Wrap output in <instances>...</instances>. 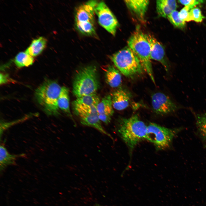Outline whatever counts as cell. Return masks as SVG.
Here are the masks:
<instances>
[{
	"label": "cell",
	"mask_w": 206,
	"mask_h": 206,
	"mask_svg": "<svg viewBox=\"0 0 206 206\" xmlns=\"http://www.w3.org/2000/svg\"><path fill=\"white\" fill-rule=\"evenodd\" d=\"M100 102L99 96L95 93L77 98L73 105L97 106Z\"/></svg>",
	"instance_id": "cell-19"
},
{
	"label": "cell",
	"mask_w": 206,
	"mask_h": 206,
	"mask_svg": "<svg viewBox=\"0 0 206 206\" xmlns=\"http://www.w3.org/2000/svg\"><path fill=\"white\" fill-rule=\"evenodd\" d=\"M59 109L66 113L73 119L70 108L69 90L67 87H62L58 102Z\"/></svg>",
	"instance_id": "cell-17"
},
{
	"label": "cell",
	"mask_w": 206,
	"mask_h": 206,
	"mask_svg": "<svg viewBox=\"0 0 206 206\" xmlns=\"http://www.w3.org/2000/svg\"><path fill=\"white\" fill-rule=\"evenodd\" d=\"M178 1L191 10L196 5L203 3L204 1L201 0H179Z\"/></svg>",
	"instance_id": "cell-25"
},
{
	"label": "cell",
	"mask_w": 206,
	"mask_h": 206,
	"mask_svg": "<svg viewBox=\"0 0 206 206\" xmlns=\"http://www.w3.org/2000/svg\"><path fill=\"white\" fill-rule=\"evenodd\" d=\"M36 114H28L20 119L11 122L1 121L0 125V138H1L4 132L9 128L17 124L24 121Z\"/></svg>",
	"instance_id": "cell-21"
},
{
	"label": "cell",
	"mask_w": 206,
	"mask_h": 206,
	"mask_svg": "<svg viewBox=\"0 0 206 206\" xmlns=\"http://www.w3.org/2000/svg\"><path fill=\"white\" fill-rule=\"evenodd\" d=\"M169 21L176 27L180 29L184 28L185 22L183 21L179 15V12L176 10L173 11L167 17Z\"/></svg>",
	"instance_id": "cell-22"
},
{
	"label": "cell",
	"mask_w": 206,
	"mask_h": 206,
	"mask_svg": "<svg viewBox=\"0 0 206 206\" xmlns=\"http://www.w3.org/2000/svg\"><path fill=\"white\" fill-rule=\"evenodd\" d=\"M98 117L100 121L106 124H109L111 120V116L105 114H98Z\"/></svg>",
	"instance_id": "cell-27"
},
{
	"label": "cell",
	"mask_w": 206,
	"mask_h": 206,
	"mask_svg": "<svg viewBox=\"0 0 206 206\" xmlns=\"http://www.w3.org/2000/svg\"></svg>",
	"instance_id": "cell-30"
},
{
	"label": "cell",
	"mask_w": 206,
	"mask_h": 206,
	"mask_svg": "<svg viewBox=\"0 0 206 206\" xmlns=\"http://www.w3.org/2000/svg\"><path fill=\"white\" fill-rule=\"evenodd\" d=\"M24 153L17 154L9 153L4 144H1L0 146V169L3 171L8 166L16 164V161L19 158L25 157Z\"/></svg>",
	"instance_id": "cell-13"
},
{
	"label": "cell",
	"mask_w": 206,
	"mask_h": 206,
	"mask_svg": "<svg viewBox=\"0 0 206 206\" xmlns=\"http://www.w3.org/2000/svg\"><path fill=\"white\" fill-rule=\"evenodd\" d=\"M110 58L118 70L126 77L132 78L142 74L144 70L138 58L128 47L114 54Z\"/></svg>",
	"instance_id": "cell-4"
},
{
	"label": "cell",
	"mask_w": 206,
	"mask_h": 206,
	"mask_svg": "<svg viewBox=\"0 0 206 206\" xmlns=\"http://www.w3.org/2000/svg\"><path fill=\"white\" fill-rule=\"evenodd\" d=\"M190 10L185 6L179 12V15L181 19L183 21H191L190 14Z\"/></svg>",
	"instance_id": "cell-26"
},
{
	"label": "cell",
	"mask_w": 206,
	"mask_h": 206,
	"mask_svg": "<svg viewBox=\"0 0 206 206\" xmlns=\"http://www.w3.org/2000/svg\"><path fill=\"white\" fill-rule=\"evenodd\" d=\"M156 9L159 15L164 18L168 16L177 7L175 0H158L156 1Z\"/></svg>",
	"instance_id": "cell-15"
},
{
	"label": "cell",
	"mask_w": 206,
	"mask_h": 206,
	"mask_svg": "<svg viewBox=\"0 0 206 206\" xmlns=\"http://www.w3.org/2000/svg\"><path fill=\"white\" fill-rule=\"evenodd\" d=\"M128 47L140 60L145 71L155 84L151 59L150 47L146 35L139 30L135 31L127 41Z\"/></svg>",
	"instance_id": "cell-5"
},
{
	"label": "cell",
	"mask_w": 206,
	"mask_h": 206,
	"mask_svg": "<svg viewBox=\"0 0 206 206\" xmlns=\"http://www.w3.org/2000/svg\"><path fill=\"white\" fill-rule=\"evenodd\" d=\"M99 24L113 35L116 34L118 23L110 10L103 1L98 3L95 8Z\"/></svg>",
	"instance_id": "cell-8"
},
{
	"label": "cell",
	"mask_w": 206,
	"mask_h": 206,
	"mask_svg": "<svg viewBox=\"0 0 206 206\" xmlns=\"http://www.w3.org/2000/svg\"><path fill=\"white\" fill-rule=\"evenodd\" d=\"M99 206V205H98V206Z\"/></svg>",
	"instance_id": "cell-29"
},
{
	"label": "cell",
	"mask_w": 206,
	"mask_h": 206,
	"mask_svg": "<svg viewBox=\"0 0 206 206\" xmlns=\"http://www.w3.org/2000/svg\"><path fill=\"white\" fill-rule=\"evenodd\" d=\"M147 126L137 115L119 120L117 130L131 153L140 141L146 139Z\"/></svg>",
	"instance_id": "cell-1"
},
{
	"label": "cell",
	"mask_w": 206,
	"mask_h": 206,
	"mask_svg": "<svg viewBox=\"0 0 206 206\" xmlns=\"http://www.w3.org/2000/svg\"><path fill=\"white\" fill-rule=\"evenodd\" d=\"M61 88L55 81L47 80L35 91L37 102L48 116H57L60 114L58 102Z\"/></svg>",
	"instance_id": "cell-2"
},
{
	"label": "cell",
	"mask_w": 206,
	"mask_h": 206,
	"mask_svg": "<svg viewBox=\"0 0 206 206\" xmlns=\"http://www.w3.org/2000/svg\"><path fill=\"white\" fill-rule=\"evenodd\" d=\"M126 5L140 20H144V17L149 4V1L146 0H125Z\"/></svg>",
	"instance_id": "cell-12"
},
{
	"label": "cell",
	"mask_w": 206,
	"mask_h": 206,
	"mask_svg": "<svg viewBox=\"0 0 206 206\" xmlns=\"http://www.w3.org/2000/svg\"><path fill=\"white\" fill-rule=\"evenodd\" d=\"M189 13L191 21L200 22L205 18L200 9L198 7L193 8L190 11Z\"/></svg>",
	"instance_id": "cell-24"
},
{
	"label": "cell",
	"mask_w": 206,
	"mask_h": 206,
	"mask_svg": "<svg viewBox=\"0 0 206 206\" xmlns=\"http://www.w3.org/2000/svg\"><path fill=\"white\" fill-rule=\"evenodd\" d=\"M0 80V84L1 85L7 83L10 80L7 74L1 73Z\"/></svg>",
	"instance_id": "cell-28"
},
{
	"label": "cell",
	"mask_w": 206,
	"mask_h": 206,
	"mask_svg": "<svg viewBox=\"0 0 206 206\" xmlns=\"http://www.w3.org/2000/svg\"><path fill=\"white\" fill-rule=\"evenodd\" d=\"M47 43L46 38L40 37L33 40L25 52L32 57L36 56L42 52L45 47Z\"/></svg>",
	"instance_id": "cell-16"
},
{
	"label": "cell",
	"mask_w": 206,
	"mask_h": 206,
	"mask_svg": "<svg viewBox=\"0 0 206 206\" xmlns=\"http://www.w3.org/2000/svg\"><path fill=\"white\" fill-rule=\"evenodd\" d=\"M153 111L157 114L164 115L175 111L178 108L177 105L164 94L158 92L151 96Z\"/></svg>",
	"instance_id": "cell-9"
},
{
	"label": "cell",
	"mask_w": 206,
	"mask_h": 206,
	"mask_svg": "<svg viewBox=\"0 0 206 206\" xmlns=\"http://www.w3.org/2000/svg\"><path fill=\"white\" fill-rule=\"evenodd\" d=\"M98 3L96 0L89 1L76 9L75 16L76 28L83 34L91 36L96 35L94 16Z\"/></svg>",
	"instance_id": "cell-6"
},
{
	"label": "cell",
	"mask_w": 206,
	"mask_h": 206,
	"mask_svg": "<svg viewBox=\"0 0 206 206\" xmlns=\"http://www.w3.org/2000/svg\"><path fill=\"white\" fill-rule=\"evenodd\" d=\"M34 61V59L25 52L18 53L14 59V63L18 68L28 66L31 65Z\"/></svg>",
	"instance_id": "cell-20"
},
{
	"label": "cell",
	"mask_w": 206,
	"mask_h": 206,
	"mask_svg": "<svg viewBox=\"0 0 206 206\" xmlns=\"http://www.w3.org/2000/svg\"><path fill=\"white\" fill-rule=\"evenodd\" d=\"M111 96L113 107L118 110H124L128 107L131 97V94L123 89L116 90Z\"/></svg>",
	"instance_id": "cell-11"
},
{
	"label": "cell",
	"mask_w": 206,
	"mask_h": 206,
	"mask_svg": "<svg viewBox=\"0 0 206 206\" xmlns=\"http://www.w3.org/2000/svg\"><path fill=\"white\" fill-rule=\"evenodd\" d=\"M176 133L173 129L150 123L147 126L146 140L152 143L157 150H163L169 146Z\"/></svg>",
	"instance_id": "cell-7"
},
{
	"label": "cell",
	"mask_w": 206,
	"mask_h": 206,
	"mask_svg": "<svg viewBox=\"0 0 206 206\" xmlns=\"http://www.w3.org/2000/svg\"><path fill=\"white\" fill-rule=\"evenodd\" d=\"M150 47V58L160 63L168 71L169 66L165 58V52L162 44L153 35L146 34Z\"/></svg>",
	"instance_id": "cell-10"
},
{
	"label": "cell",
	"mask_w": 206,
	"mask_h": 206,
	"mask_svg": "<svg viewBox=\"0 0 206 206\" xmlns=\"http://www.w3.org/2000/svg\"><path fill=\"white\" fill-rule=\"evenodd\" d=\"M105 80L112 88L119 86L122 82V77L119 71L113 66L108 65L104 68Z\"/></svg>",
	"instance_id": "cell-14"
},
{
	"label": "cell",
	"mask_w": 206,
	"mask_h": 206,
	"mask_svg": "<svg viewBox=\"0 0 206 206\" xmlns=\"http://www.w3.org/2000/svg\"><path fill=\"white\" fill-rule=\"evenodd\" d=\"M111 95L104 97L97 106L98 114H105L112 116L114 111Z\"/></svg>",
	"instance_id": "cell-18"
},
{
	"label": "cell",
	"mask_w": 206,
	"mask_h": 206,
	"mask_svg": "<svg viewBox=\"0 0 206 206\" xmlns=\"http://www.w3.org/2000/svg\"><path fill=\"white\" fill-rule=\"evenodd\" d=\"M196 120L199 131L203 136L206 138V113L197 114Z\"/></svg>",
	"instance_id": "cell-23"
},
{
	"label": "cell",
	"mask_w": 206,
	"mask_h": 206,
	"mask_svg": "<svg viewBox=\"0 0 206 206\" xmlns=\"http://www.w3.org/2000/svg\"><path fill=\"white\" fill-rule=\"evenodd\" d=\"M98 72L95 66H88L80 70L76 74L73 92L77 98L96 93L99 87Z\"/></svg>",
	"instance_id": "cell-3"
}]
</instances>
